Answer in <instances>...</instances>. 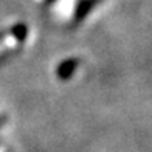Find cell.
<instances>
[{
	"label": "cell",
	"instance_id": "6da1fadb",
	"mask_svg": "<svg viewBox=\"0 0 152 152\" xmlns=\"http://www.w3.org/2000/svg\"><path fill=\"white\" fill-rule=\"evenodd\" d=\"M79 64H81L79 58H67L61 61L59 65L56 67V76L61 81H68L75 75V72L78 70Z\"/></svg>",
	"mask_w": 152,
	"mask_h": 152
},
{
	"label": "cell",
	"instance_id": "7a4b0ae2",
	"mask_svg": "<svg viewBox=\"0 0 152 152\" xmlns=\"http://www.w3.org/2000/svg\"><path fill=\"white\" fill-rule=\"evenodd\" d=\"M101 2L102 0H79L75 6V11H73V22L81 23Z\"/></svg>",
	"mask_w": 152,
	"mask_h": 152
},
{
	"label": "cell",
	"instance_id": "3957f363",
	"mask_svg": "<svg viewBox=\"0 0 152 152\" xmlns=\"http://www.w3.org/2000/svg\"><path fill=\"white\" fill-rule=\"evenodd\" d=\"M8 31H10V36L14 37L19 44H23L25 40H26V37H28V33H30L28 25H26L25 22L14 23L12 26H10V28H8Z\"/></svg>",
	"mask_w": 152,
	"mask_h": 152
},
{
	"label": "cell",
	"instance_id": "277c9868",
	"mask_svg": "<svg viewBox=\"0 0 152 152\" xmlns=\"http://www.w3.org/2000/svg\"><path fill=\"white\" fill-rule=\"evenodd\" d=\"M16 53H17V48H6V50H3L0 53V67H2L5 62H8Z\"/></svg>",
	"mask_w": 152,
	"mask_h": 152
},
{
	"label": "cell",
	"instance_id": "5b68a950",
	"mask_svg": "<svg viewBox=\"0 0 152 152\" xmlns=\"http://www.w3.org/2000/svg\"><path fill=\"white\" fill-rule=\"evenodd\" d=\"M8 36H10V31H8V28H6V30H0V44H2L3 40H5L6 37H8Z\"/></svg>",
	"mask_w": 152,
	"mask_h": 152
},
{
	"label": "cell",
	"instance_id": "8992f818",
	"mask_svg": "<svg viewBox=\"0 0 152 152\" xmlns=\"http://www.w3.org/2000/svg\"><path fill=\"white\" fill-rule=\"evenodd\" d=\"M6 121H8V116H6V115H0V127H3L6 124Z\"/></svg>",
	"mask_w": 152,
	"mask_h": 152
},
{
	"label": "cell",
	"instance_id": "52a82bcc",
	"mask_svg": "<svg viewBox=\"0 0 152 152\" xmlns=\"http://www.w3.org/2000/svg\"><path fill=\"white\" fill-rule=\"evenodd\" d=\"M44 2H45V5H48V6H50V5H53V3H56L58 0H44Z\"/></svg>",
	"mask_w": 152,
	"mask_h": 152
}]
</instances>
